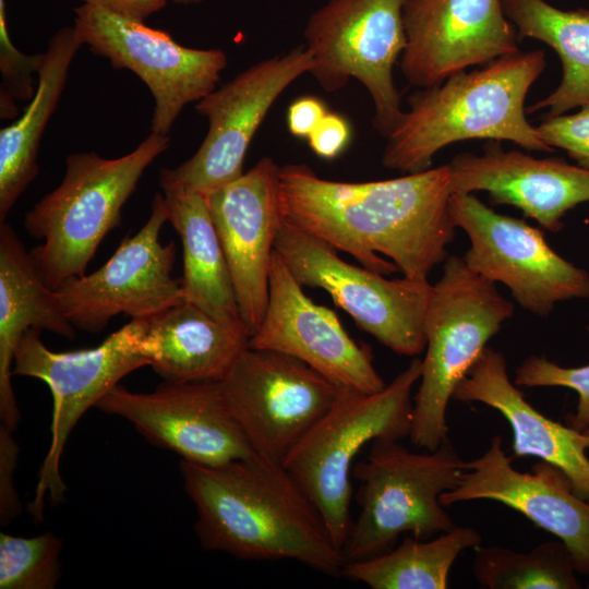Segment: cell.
<instances>
[{
	"label": "cell",
	"mask_w": 589,
	"mask_h": 589,
	"mask_svg": "<svg viewBox=\"0 0 589 589\" xmlns=\"http://www.w3.org/2000/svg\"><path fill=\"white\" fill-rule=\"evenodd\" d=\"M449 165L402 177L344 182L303 164L279 170L283 219L382 275L428 279L443 263L456 226Z\"/></svg>",
	"instance_id": "1"
},
{
	"label": "cell",
	"mask_w": 589,
	"mask_h": 589,
	"mask_svg": "<svg viewBox=\"0 0 589 589\" xmlns=\"http://www.w3.org/2000/svg\"><path fill=\"white\" fill-rule=\"evenodd\" d=\"M179 467L204 550L243 561L293 560L341 576L342 551L283 464L255 454L220 465L181 459Z\"/></svg>",
	"instance_id": "2"
},
{
	"label": "cell",
	"mask_w": 589,
	"mask_h": 589,
	"mask_svg": "<svg viewBox=\"0 0 589 589\" xmlns=\"http://www.w3.org/2000/svg\"><path fill=\"white\" fill-rule=\"evenodd\" d=\"M544 68L543 50H519L413 93L409 110L385 137L382 165L406 173L423 171L440 149L472 139L553 152L527 120L525 108L528 91Z\"/></svg>",
	"instance_id": "3"
},
{
	"label": "cell",
	"mask_w": 589,
	"mask_h": 589,
	"mask_svg": "<svg viewBox=\"0 0 589 589\" xmlns=\"http://www.w3.org/2000/svg\"><path fill=\"white\" fill-rule=\"evenodd\" d=\"M169 135L151 132L131 153L104 158L70 154L61 183L25 214L27 233L43 242L29 251L45 285L56 290L85 275L105 236L120 224L121 208L145 169L169 146Z\"/></svg>",
	"instance_id": "4"
},
{
	"label": "cell",
	"mask_w": 589,
	"mask_h": 589,
	"mask_svg": "<svg viewBox=\"0 0 589 589\" xmlns=\"http://www.w3.org/2000/svg\"><path fill=\"white\" fill-rule=\"evenodd\" d=\"M422 373V359L380 392L341 389L330 409L284 459L283 466L320 513L334 543L342 551L352 519L351 469L362 448L375 440L409 437L411 392Z\"/></svg>",
	"instance_id": "5"
},
{
	"label": "cell",
	"mask_w": 589,
	"mask_h": 589,
	"mask_svg": "<svg viewBox=\"0 0 589 589\" xmlns=\"http://www.w3.org/2000/svg\"><path fill=\"white\" fill-rule=\"evenodd\" d=\"M353 464L359 515L342 545L346 562L392 550L401 533L428 540L456 525L441 495L455 489L464 461L448 437L435 449L414 453L396 440H375Z\"/></svg>",
	"instance_id": "6"
},
{
	"label": "cell",
	"mask_w": 589,
	"mask_h": 589,
	"mask_svg": "<svg viewBox=\"0 0 589 589\" xmlns=\"http://www.w3.org/2000/svg\"><path fill=\"white\" fill-rule=\"evenodd\" d=\"M443 263L425 314V357L409 435L425 450H435L448 437L446 411L456 386L514 313L496 285L472 272L462 257L448 255Z\"/></svg>",
	"instance_id": "7"
},
{
	"label": "cell",
	"mask_w": 589,
	"mask_h": 589,
	"mask_svg": "<svg viewBox=\"0 0 589 589\" xmlns=\"http://www.w3.org/2000/svg\"><path fill=\"white\" fill-rule=\"evenodd\" d=\"M274 249L301 286L327 291L378 342L401 356L424 351V321L433 288L428 279H388L349 264L332 244L285 219Z\"/></svg>",
	"instance_id": "8"
},
{
	"label": "cell",
	"mask_w": 589,
	"mask_h": 589,
	"mask_svg": "<svg viewBox=\"0 0 589 589\" xmlns=\"http://www.w3.org/2000/svg\"><path fill=\"white\" fill-rule=\"evenodd\" d=\"M405 0H328L305 25L310 74L328 93L359 81L374 106L373 125L386 137L401 118L393 70L406 44Z\"/></svg>",
	"instance_id": "9"
},
{
	"label": "cell",
	"mask_w": 589,
	"mask_h": 589,
	"mask_svg": "<svg viewBox=\"0 0 589 589\" xmlns=\"http://www.w3.org/2000/svg\"><path fill=\"white\" fill-rule=\"evenodd\" d=\"M144 317H133L94 348L55 352L48 349L40 329L31 328L14 354L12 375L41 380L49 387L53 410L51 441L38 473L29 513L43 518L45 497L58 503L67 490L60 476V459L68 437L80 418L119 381L134 370L149 366L141 352Z\"/></svg>",
	"instance_id": "10"
},
{
	"label": "cell",
	"mask_w": 589,
	"mask_h": 589,
	"mask_svg": "<svg viewBox=\"0 0 589 589\" xmlns=\"http://www.w3.org/2000/svg\"><path fill=\"white\" fill-rule=\"evenodd\" d=\"M313 59L305 46L264 59L215 88L195 105L208 131L195 154L159 171L164 192L208 194L238 179L253 136L281 93L305 73Z\"/></svg>",
	"instance_id": "11"
},
{
	"label": "cell",
	"mask_w": 589,
	"mask_h": 589,
	"mask_svg": "<svg viewBox=\"0 0 589 589\" xmlns=\"http://www.w3.org/2000/svg\"><path fill=\"white\" fill-rule=\"evenodd\" d=\"M219 384L253 452L280 464L341 390L296 357L250 347Z\"/></svg>",
	"instance_id": "12"
},
{
	"label": "cell",
	"mask_w": 589,
	"mask_h": 589,
	"mask_svg": "<svg viewBox=\"0 0 589 589\" xmlns=\"http://www.w3.org/2000/svg\"><path fill=\"white\" fill-rule=\"evenodd\" d=\"M74 12L80 43L113 68L134 72L148 87L155 101L153 133L169 135L184 106L213 92L227 65L221 49L182 46L142 21L92 4H82Z\"/></svg>",
	"instance_id": "13"
},
{
	"label": "cell",
	"mask_w": 589,
	"mask_h": 589,
	"mask_svg": "<svg viewBox=\"0 0 589 589\" xmlns=\"http://www.w3.org/2000/svg\"><path fill=\"white\" fill-rule=\"evenodd\" d=\"M450 213L470 242L466 265L505 285L525 310L546 316L556 303L589 298V273L557 254L538 228L493 211L473 193H453Z\"/></svg>",
	"instance_id": "14"
},
{
	"label": "cell",
	"mask_w": 589,
	"mask_h": 589,
	"mask_svg": "<svg viewBox=\"0 0 589 589\" xmlns=\"http://www.w3.org/2000/svg\"><path fill=\"white\" fill-rule=\"evenodd\" d=\"M166 221L165 196L156 193L147 221L125 237L101 267L55 290L76 329L99 333L118 314L146 317L184 301L181 278L172 276L176 244L163 245L159 239Z\"/></svg>",
	"instance_id": "15"
},
{
	"label": "cell",
	"mask_w": 589,
	"mask_h": 589,
	"mask_svg": "<svg viewBox=\"0 0 589 589\" xmlns=\"http://www.w3.org/2000/svg\"><path fill=\"white\" fill-rule=\"evenodd\" d=\"M121 417L152 444L201 465L255 455L224 400L219 382H165L151 393L115 386L96 405Z\"/></svg>",
	"instance_id": "16"
},
{
	"label": "cell",
	"mask_w": 589,
	"mask_h": 589,
	"mask_svg": "<svg viewBox=\"0 0 589 589\" xmlns=\"http://www.w3.org/2000/svg\"><path fill=\"white\" fill-rule=\"evenodd\" d=\"M402 19L407 44L400 68L416 87L519 51L502 0H405Z\"/></svg>",
	"instance_id": "17"
},
{
	"label": "cell",
	"mask_w": 589,
	"mask_h": 589,
	"mask_svg": "<svg viewBox=\"0 0 589 589\" xmlns=\"http://www.w3.org/2000/svg\"><path fill=\"white\" fill-rule=\"evenodd\" d=\"M249 347L296 357L344 390L372 394L386 386L370 348L357 344L330 309L316 304L303 292L276 251L271 263L267 308Z\"/></svg>",
	"instance_id": "18"
},
{
	"label": "cell",
	"mask_w": 589,
	"mask_h": 589,
	"mask_svg": "<svg viewBox=\"0 0 589 589\" xmlns=\"http://www.w3.org/2000/svg\"><path fill=\"white\" fill-rule=\"evenodd\" d=\"M279 170L271 157H263L235 181L206 194L240 317L251 336L268 303L272 256L283 220Z\"/></svg>",
	"instance_id": "19"
},
{
	"label": "cell",
	"mask_w": 589,
	"mask_h": 589,
	"mask_svg": "<svg viewBox=\"0 0 589 589\" xmlns=\"http://www.w3.org/2000/svg\"><path fill=\"white\" fill-rule=\"evenodd\" d=\"M512 460L503 450L502 437L493 436L480 457L464 461L457 486L443 493L441 503H502L556 536L568 549L575 569L589 574V502L574 492L567 476L555 466L540 460L531 472H520Z\"/></svg>",
	"instance_id": "20"
},
{
	"label": "cell",
	"mask_w": 589,
	"mask_h": 589,
	"mask_svg": "<svg viewBox=\"0 0 589 589\" xmlns=\"http://www.w3.org/2000/svg\"><path fill=\"white\" fill-rule=\"evenodd\" d=\"M453 193L486 192L495 205H512L557 232L566 213L589 202V169L561 158L505 151L490 140L481 155L460 153L448 164Z\"/></svg>",
	"instance_id": "21"
},
{
	"label": "cell",
	"mask_w": 589,
	"mask_h": 589,
	"mask_svg": "<svg viewBox=\"0 0 589 589\" xmlns=\"http://www.w3.org/2000/svg\"><path fill=\"white\" fill-rule=\"evenodd\" d=\"M452 399L482 402L502 413L513 431V458L532 456L555 466L567 476L574 492L589 502V458L581 431L533 408L510 381L502 352L485 347Z\"/></svg>",
	"instance_id": "22"
},
{
	"label": "cell",
	"mask_w": 589,
	"mask_h": 589,
	"mask_svg": "<svg viewBox=\"0 0 589 589\" xmlns=\"http://www.w3.org/2000/svg\"><path fill=\"white\" fill-rule=\"evenodd\" d=\"M250 337L243 323H223L184 300L144 317L141 352L167 382H219Z\"/></svg>",
	"instance_id": "23"
},
{
	"label": "cell",
	"mask_w": 589,
	"mask_h": 589,
	"mask_svg": "<svg viewBox=\"0 0 589 589\" xmlns=\"http://www.w3.org/2000/svg\"><path fill=\"white\" fill-rule=\"evenodd\" d=\"M31 328L73 339L76 328L63 314L55 290L40 278L15 230L0 224V419L14 430L20 420L11 376L15 350Z\"/></svg>",
	"instance_id": "24"
},
{
	"label": "cell",
	"mask_w": 589,
	"mask_h": 589,
	"mask_svg": "<svg viewBox=\"0 0 589 589\" xmlns=\"http://www.w3.org/2000/svg\"><path fill=\"white\" fill-rule=\"evenodd\" d=\"M81 46L73 26L56 32L43 53L33 98L22 116L0 131V224L39 172L40 140Z\"/></svg>",
	"instance_id": "25"
},
{
	"label": "cell",
	"mask_w": 589,
	"mask_h": 589,
	"mask_svg": "<svg viewBox=\"0 0 589 589\" xmlns=\"http://www.w3.org/2000/svg\"><path fill=\"white\" fill-rule=\"evenodd\" d=\"M164 193L168 221L183 247L181 281L184 300L223 323H243L206 195L199 192Z\"/></svg>",
	"instance_id": "26"
},
{
	"label": "cell",
	"mask_w": 589,
	"mask_h": 589,
	"mask_svg": "<svg viewBox=\"0 0 589 589\" xmlns=\"http://www.w3.org/2000/svg\"><path fill=\"white\" fill-rule=\"evenodd\" d=\"M502 4L519 38L544 43L562 62L558 86L526 112L546 109V117H555L588 104L589 10H561L545 0H502Z\"/></svg>",
	"instance_id": "27"
},
{
	"label": "cell",
	"mask_w": 589,
	"mask_h": 589,
	"mask_svg": "<svg viewBox=\"0 0 589 589\" xmlns=\"http://www.w3.org/2000/svg\"><path fill=\"white\" fill-rule=\"evenodd\" d=\"M481 541L480 532L466 526H455L431 540L406 537L383 554L346 562L341 576L372 589H446L458 555Z\"/></svg>",
	"instance_id": "28"
},
{
	"label": "cell",
	"mask_w": 589,
	"mask_h": 589,
	"mask_svg": "<svg viewBox=\"0 0 589 589\" xmlns=\"http://www.w3.org/2000/svg\"><path fill=\"white\" fill-rule=\"evenodd\" d=\"M575 572L561 540L543 542L529 552L479 545L473 560L477 581L489 589H578Z\"/></svg>",
	"instance_id": "29"
},
{
	"label": "cell",
	"mask_w": 589,
	"mask_h": 589,
	"mask_svg": "<svg viewBox=\"0 0 589 589\" xmlns=\"http://www.w3.org/2000/svg\"><path fill=\"white\" fill-rule=\"evenodd\" d=\"M62 541L52 532L0 533V589H52L61 577Z\"/></svg>",
	"instance_id": "30"
},
{
	"label": "cell",
	"mask_w": 589,
	"mask_h": 589,
	"mask_svg": "<svg viewBox=\"0 0 589 589\" xmlns=\"http://www.w3.org/2000/svg\"><path fill=\"white\" fill-rule=\"evenodd\" d=\"M43 53L27 56L12 44L7 24L5 0H0V93L1 118L9 119L17 113L15 101L32 99L37 84L33 77L38 73Z\"/></svg>",
	"instance_id": "31"
},
{
	"label": "cell",
	"mask_w": 589,
	"mask_h": 589,
	"mask_svg": "<svg viewBox=\"0 0 589 589\" xmlns=\"http://www.w3.org/2000/svg\"><path fill=\"white\" fill-rule=\"evenodd\" d=\"M515 384L526 387L560 386L575 390L578 402L570 426L578 431L589 428V364L568 368L544 357L530 356L517 368Z\"/></svg>",
	"instance_id": "32"
},
{
	"label": "cell",
	"mask_w": 589,
	"mask_h": 589,
	"mask_svg": "<svg viewBox=\"0 0 589 589\" xmlns=\"http://www.w3.org/2000/svg\"><path fill=\"white\" fill-rule=\"evenodd\" d=\"M573 115L545 118L538 127L552 148L564 149L578 166L589 169V103Z\"/></svg>",
	"instance_id": "33"
},
{
	"label": "cell",
	"mask_w": 589,
	"mask_h": 589,
	"mask_svg": "<svg viewBox=\"0 0 589 589\" xmlns=\"http://www.w3.org/2000/svg\"><path fill=\"white\" fill-rule=\"evenodd\" d=\"M12 430L0 426V521L8 525L21 512V504L13 483V474L19 454Z\"/></svg>",
	"instance_id": "34"
},
{
	"label": "cell",
	"mask_w": 589,
	"mask_h": 589,
	"mask_svg": "<svg viewBox=\"0 0 589 589\" xmlns=\"http://www.w3.org/2000/svg\"><path fill=\"white\" fill-rule=\"evenodd\" d=\"M351 129L347 119L338 113L327 112L308 136L310 148L324 159H334L347 147Z\"/></svg>",
	"instance_id": "35"
},
{
	"label": "cell",
	"mask_w": 589,
	"mask_h": 589,
	"mask_svg": "<svg viewBox=\"0 0 589 589\" xmlns=\"http://www.w3.org/2000/svg\"><path fill=\"white\" fill-rule=\"evenodd\" d=\"M327 112L321 99L313 96L300 97L288 107V129L292 135L308 139Z\"/></svg>",
	"instance_id": "36"
},
{
	"label": "cell",
	"mask_w": 589,
	"mask_h": 589,
	"mask_svg": "<svg viewBox=\"0 0 589 589\" xmlns=\"http://www.w3.org/2000/svg\"><path fill=\"white\" fill-rule=\"evenodd\" d=\"M112 13L144 22L152 14L160 11L167 0H80Z\"/></svg>",
	"instance_id": "37"
},
{
	"label": "cell",
	"mask_w": 589,
	"mask_h": 589,
	"mask_svg": "<svg viewBox=\"0 0 589 589\" xmlns=\"http://www.w3.org/2000/svg\"><path fill=\"white\" fill-rule=\"evenodd\" d=\"M581 441L587 449H589V428L581 431Z\"/></svg>",
	"instance_id": "38"
},
{
	"label": "cell",
	"mask_w": 589,
	"mask_h": 589,
	"mask_svg": "<svg viewBox=\"0 0 589 589\" xmlns=\"http://www.w3.org/2000/svg\"><path fill=\"white\" fill-rule=\"evenodd\" d=\"M172 1L177 4H192V3H197L202 0H172Z\"/></svg>",
	"instance_id": "39"
}]
</instances>
